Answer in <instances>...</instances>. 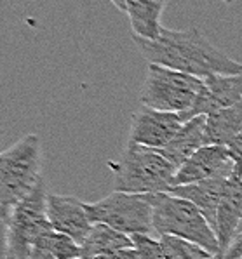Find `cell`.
Returning a JSON list of instances; mask_svg holds the SVG:
<instances>
[{"instance_id": "8fae6325", "label": "cell", "mask_w": 242, "mask_h": 259, "mask_svg": "<svg viewBox=\"0 0 242 259\" xmlns=\"http://www.w3.org/2000/svg\"><path fill=\"white\" fill-rule=\"evenodd\" d=\"M242 101V71L233 75H211L204 78L202 91L190 111L181 113L185 122L199 115L228 108Z\"/></svg>"}, {"instance_id": "6da1fadb", "label": "cell", "mask_w": 242, "mask_h": 259, "mask_svg": "<svg viewBox=\"0 0 242 259\" xmlns=\"http://www.w3.org/2000/svg\"><path fill=\"white\" fill-rule=\"evenodd\" d=\"M133 40L150 65L183 71L197 78H208L211 75H233L242 71L240 61H235L214 47L195 28H164L157 40H145L138 37H133Z\"/></svg>"}, {"instance_id": "30bf717a", "label": "cell", "mask_w": 242, "mask_h": 259, "mask_svg": "<svg viewBox=\"0 0 242 259\" xmlns=\"http://www.w3.org/2000/svg\"><path fill=\"white\" fill-rule=\"evenodd\" d=\"M47 219L54 232L68 235L80 245L93 228L86 202L70 195L47 193Z\"/></svg>"}, {"instance_id": "ffe728a7", "label": "cell", "mask_w": 242, "mask_h": 259, "mask_svg": "<svg viewBox=\"0 0 242 259\" xmlns=\"http://www.w3.org/2000/svg\"><path fill=\"white\" fill-rule=\"evenodd\" d=\"M51 249L56 259H78L80 257V244L65 233L53 232L51 235Z\"/></svg>"}, {"instance_id": "9a60e30c", "label": "cell", "mask_w": 242, "mask_h": 259, "mask_svg": "<svg viewBox=\"0 0 242 259\" xmlns=\"http://www.w3.org/2000/svg\"><path fill=\"white\" fill-rule=\"evenodd\" d=\"M168 0H128L126 14L133 28V37L145 40H157L160 37L162 26L160 16Z\"/></svg>"}, {"instance_id": "484cf974", "label": "cell", "mask_w": 242, "mask_h": 259, "mask_svg": "<svg viewBox=\"0 0 242 259\" xmlns=\"http://www.w3.org/2000/svg\"><path fill=\"white\" fill-rule=\"evenodd\" d=\"M208 259H223V256H211V257H208Z\"/></svg>"}, {"instance_id": "5bb4252c", "label": "cell", "mask_w": 242, "mask_h": 259, "mask_svg": "<svg viewBox=\"0 0 242 259\" xmlns=\"http://www.w3.org/2000/svg\"><path fill=\"white\" fill-rule=\"evenodd\" d=\"M206 145H208L206 143V115H199L185 122L176 136L158 151L180 169L195 151H199Z\"/></svg>"}, {"instance_id": "f546056e", "label": "cell", "mask_w": 242, "mask_h": 259, "mask_svg": "<svg viewBox=\"0 0 242 259\" xmlns=\"http://www.w3.org/2000/svg\"><path fill=\"white\" fill-rule=\"evenodd\" d=\"M78 259H80V257H78Z\"/></svg>"}, {"instance_id": "ba28073f", "label": "cell", "mask_w": 242, "mask_h": 259, "mask_svg": "<svg viewBox=\"0 0 242 259\" xmlns=\"http://www.w3.org/2000/svg\"><path fill=\"white\" fill-rule=\"evenodd\" d=\"M237 174V162L233 160L228 146L206 145L192 155L173 179V186L193 185L208 179H230Z\"/></svg>"}, {"instance_id": "603a6c76", "label": "cell", "mask_w": 242, "mask_h": 259, "mask_svg": "<svg viewBox=\"0 0 242 259\" xmlns=\"http://www.w3.org/2000/svg\"><path fill=\"white\" fill-rule=\"evenodd\" d=\"M223 259H242V228L237 232L235 238H233L232 245L228 247Z\"/></svg>"}, {"instance_id": "3957f363", "label": "cell", "mask_w": 242, "mask_h": 259, "mask_svg": "<svg viewBox=\"0 0 242 259\" xmlns=\"http://www.w3.org/2000/svg\"><path fill=\"white\" fill-rule=\"evenodd\" d=\"M115 169V190L126 193H168L178 167L155 148L128 143Z\"/></svg>"}, {"instance_id": "7c38bea8", "label": "cell", "mask_w": 242, "mask_h": 259, "mask_svg": "<svg viewBox=\"0 0 242 259\" xmlns=\"http://www.w3.org/2000/svg\"><path fill=\"white\" fill-rule=\"evenodd\" d=\"M242 223V176H232L228 181L221 204L216 214V232L218 242L221 247V254H227L228 247L232 245Z\"/></svg>"}, {"instance_id": "4316f807", "label": "cell", "mask_w": 242, "mask_h": 259, "mask_svg": "<svg viewBox=\"0 0 242 259\" xmlns=\"http://www.w3.org/2000/svg\"><path fill=\"white\" fill-rule=\"evenodd\" d=\"M221 2H225V4H232L233 0H221Z\"/></svg>"}, {"instance_id": "2e32d148", "label": "cell", "mask_w": 242, "mask_h": 259, "mask_svg": "<svg viewBox=\"0 0 242 259\" xmlns=\"http://www.w3.org/2000/svg\"><path fill=\"white\" fill-rule=\"evenodd\" d=\"M124 249H133L129 235L117 232L103 223H93V228L80 245V259H94Z\"/></svg>"}, {"instance_id": "f1b7e54d", "label": "cell", "mask_w": 242, "mask_h": 259, "mask_svg": "<svg viewBox=\"0 0 242 259\" xmlns=\"http://www.w3.org/2000/svg\"><path fill=\"white\" fill-rule=\"evenodd\" d=\"M240 228H242V223H240V226H239V230H240ZM239 230H237V232H239Z\"/></svg>"}, {"instance_id": "4fadbf2b", "label": "cell", "mask_w": 242, "mask_h": 259, "mask_svg": "<svg viewBox=\"0 0 242 259\" xmlns=\"http://www.w3.org/2000/svg\"><path fill=\"white\" fill-rule=\"evenodd\" d=\"M230 179L225 178H216V179H208V181L193 183V185H183V186H173L168 193H173L176 197L186 198L192 204H195L200 209V212L204 214L206 219L209 221V225L216 226V214L218 207L221 204L225 191H227Z\"/></svg>"}, {"instance_id": "52a82bcc", "label": "cell", "mask_w": 242, "mask_h": 259, "mask_svg": "<svg viewBox=\"0 0 242 259\" xmlns=\"http://www.w3.org/2000/svg\"><path fill=\"white\" fill-rule=\"evenodd\" d=\"M47 193L46 183L41 179L28 197L11 210L7 218L9 259H30L35 238L51 226L47 219Z\"/></svg>"}, {"instance_id": "7402d4cb", "label": "cell", "mask_w": 242, "mask_h": 259, "mask_svg": "<svg viewBox=\"0 0 242 259\" xmlns=\"http://www.w3.org/2000/svg\"><path fill=\"white\" fill-rule=\"evenodd\" d=\"M0 259H9V245H7V219L0 212Z\"/></svg>"}, {"instance_id": "d4e9b609", "label": "cell", "mask_w": 242, "mask_h": 259, "mask_svg": "<svg viewBox=\"0 0 242 259\" xmlns=\"http://www.w3.org/2000/svg\"><path fill=\"white\" fill-rule=\"evenodd\" d=\"M94 259H136V250H134V249H124V250H117V252L105 254V256L94 257Z\"/></svg>"}, {"instance_id": "83f0119b", "label": "cell", "mask_w": 242, "mask_h": 259, "mask_svg": "<svg viewBox=\"0 0 242 259\" xmlns=\"http://www.w3.org/2000/svg\"><path fill=\"white\" fill-rule=\"evenodd\" d=\"M2 136H4V131H2V129H0V139H2Z\"/></svg>"}, {"instance_id": "d6986e66", "label": "cell", "mask_w": 242, "mask_h": 259, "mask_svg": "<svg viewBox=\"0 0 242 259\" xmlns=\"http://www.w3.org/2000/svg\"><path fill=\"white\" fill-rule=\"evenodd\" d=\"M131 240H133V249L136 250V259H166L160 238L136 233L131 235Z\"/></svg>"}, {"instance_id": "cb8c5ba5", "label": "cell", "mask_w": 242, "mask_h": 259, "mask_svg": "<svg viewBox=\"0 0 242 259\" xmlns=\"http://www.w3.org/2000/svg\"><path fill=\"white\" fill-rule=\"evenodd\" d=\"M228 150H230V153H232L233 160H235L239 165H242V131L232 141V145L228 146Z\"/></svg>"}, {"instance_id": "9c48e42d", "label": "cell", "mask_w": 242, "mask_h": 259, "mask_svg": "<svg viewBox=\"0 0 242 259\" xmlns=\"http://www.w3.org/2000/svg\"><path fill=\"white\" fill-rule=\"evenodd\" d=\"M181 113L153 110L148 106H141L131 117L129 141L148 148L160 150L176 136L178 131L183 127Z\"/></svg>"}, {"instance_id": "e0dca14e", "label": "cell", "mask_w": 242, "mask_h": 259, "mask_svg": "<svg viewBox=\"0 0 242 259\" xmlns=\"http://www.w3.org/2000/svg\"><path fill=\"white\" fill-rule=\"evenodd\" d=\"M242 131V101L206 115V143L230 146Z\"/></svg>"}, {"instance_id": "ac0fdd59", "label": "cell", "mask_w": 242, "mask_h": 259, "mask_svg": "<svg viewBox=\"0 0 242 259\" xmlns=\"http://www.w3.org/2000/svg\"><path fill=\"white\" fill-rule=\"evenodd\" d=\"M160 245L166 259H208L214 254L208 252L204 247L193 244L186 238L174 237V235H162Z\"/></svg>"}, {"instance_id": "7a4b0ae2", "label": "cell", "mask_w": 242, "mask_h": 259, "mask_svg": "<svg viewBox=\"0 0 242 259\" xmlns=\"http://www.w3.org/2000/svg\"><path fill=\"white\" fill-rule=\"evenodd\" d=\"M41 170L42 143L37 134H26L0 151V212L6 219L41 183Z\"/></svg>"}, {"instance_id": "8992f818", "label": "cell", "mask_w": 242, "mask_h": 259, "mask_svg": "<svg viewBox=\"0 0 242 259\" xmlns=\"http://www.w3.org/2000/svg\"><path fill=\"white\" fill-rule=\"evenodd\" d=\"M202 83L204 78L148 63L145 85L140 96L141 106L171 113H186L195 105Z\"/></svg>"}, {"instance_id": "5b68a950", "label": "cell", "mask_w": 242, "mask_h": 259, "mask_svg": "<svg viewBox=\"0 0 242 259\" xmlns=\"http://www.w3.org/2000/svg\"><path fill=\"white\" fill-rule=\"evenodd\" d=\"M153 193L112 191L101 200L86 204L93 223H103L124 235H153Z\"/></svg>"}, {"instance_id": "44dd1931", "label": "cell", "mask_w": 242, "mask_h": 259, "mask_svg": "<svg viewBox=\"0 0 242 259\" xmlns=\"http://www.w3.org/2000/svg\"><path fill=\"white\" fill-rule=\"evenodd\" d=\"M53 226H49L47 230L38 235L35 238L33 245H31V252H30V259H56L53 254V249H51V235H53Z\"/></svg>"}, {"instance_id": "277c9868", "label": "cell", "mask_w": 242, "mask_h": 259, "mask_svg": "<svg viewBox=\"0 0 242 259\" xmlns=\"http://www.w3.org/2000/svg\"><path fill=\"white\" fill-rule=\"evenodd\" d=\"M155 235H174L204 247L214 256H223L216 232L195 204L173 193H153Z\"/></svg>"}]
</instances>
